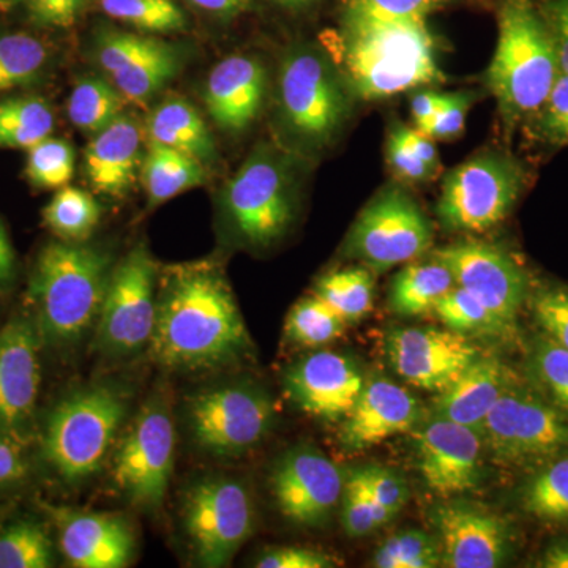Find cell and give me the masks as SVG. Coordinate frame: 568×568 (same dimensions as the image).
<instances>
[{
  "label": "cell",
  "mask_w": 568,
  "mask_h": 568,
  "mask_svg": "<svg viewBox=\"0 0 568 568\" xmlns=\"http://www.w3.org/2000/svg\"><path fill=\"white\" fill-rule=\"evenodd\" d=\"M153 358L166 368L207 372L237 362L252 347L230 283L211 263L179 265L156 294Z\"/></svg>",
  "instance_id": "1"
},
{
  "label": "cell",
  "mask_w": 568,
  "mask_h": 568,
  "mask_svg": "<svg viewBox=\"0 0 568 568\" xmlns=\"http://www.w3.org/2000/svg\"><path fill=\"white\" fill-rule=\"evenodd\" d=\"M338 52L347 91L368 102L444 81L425 20L345 18Z\"/></svg>",
  "instance_id": "2"
},
{
  "label": "cell",
  "mask_w": 568,
  "mask_h": 568,
  "mask_svg": "<svg viewBox=\"0 0 568 568\" xmlns=\"http://www.w3.org/2000/svg\"><path fill=\"white\" fill-rule=\"evenodd\" d=\"M559 73L551 33L534 0H500L487 84L508 129L540 110Z\"/></svg>",
  "instance_id": "3"
},
{
  "label": "cell",
  "mask_w": 568,
  "mask_h": 568,
  "mask_svg": "<svg viewBox=\"0 0 568 568\" xmlns=\"http://www.w3.org/2000/svg\"><path fill=\"white\" fill-rule=\"evenodd\" d=\"M110 254L80 242H51L37 257L31 280L41 334L73 343L99 317L111 276Z\"/></svg>",
  "instance_id": "4"
},
{
  "label": "cell",
  "mask_w": 568,
  "mask_h": 568,
  "mask_svg": "<svg viewBox=\"0 0 568 568\" xmlns=\"http://www.w3.org/2000/svg\"><path fill=\"white\" fill-rule=\"evenodd\" d=\"M126 410L129 398L111 386L82 388L67 396L48 418L44 458L71 484L93 476L110 454Z\"/></svg>",
  "instance_id": "5"
},
{
  "label": "cell",
  "mask_w": 568,
  "mask_h": 568,
  "mask_svg": "<svg viewBox=\"0 0 568 568\" xmlns=\"http://www.w3.org/2000/svg\"><path fill=\"white\" fill-rule=\"evenodd\" d=\"M523 164L504 152H484L446 175L436 215L452 233L480 234L507 219L526 185Z\"/></svg>",
  "instance_id": "6"
},
{
  "label": "cell",
  "mask_w": 568,
  "mask_h": 568,
  "mask_svg": "<svg viewBox=\"0 0 568 568\" xmlns=\"http://www.w3.org/2000/svg\"><path fill=\"white\" fill-rule=\"evenodd\" d=\"M342 73L323 52L301 47L284 55L280 70V108L290 132L320 148L334 140L347 118Z\"/></svg>",
  "instance_id": "7"
},
{
  "label": "cell",
  "mask_w": 568,
  "mask_h": 568,
  "mask_svg": "<svg viewBox=\"0 0 568 568\" xmlns=\"http://www.w3.org/2000/svg\"><path fill=\"white\" fill-rule=\"evenodd\" d=\"M481 435L488 454L500 465H545L568 450V417L511 386L489 410Z\"/></svg>",
  "instance_id": "8"
},
{
  "label": "cell",
  "mask_w": 568,
  "mask_h": 568,
  "mask_svg": "<svg viewBox=\"0 0 568 568\" xmlns=\"http://www.w3.org/2000/svg\"><path fill=\"white\" fill-rule=\"evenodd\" d=\"M433 239V224L420 205L405 190L390 186L357 216L346 253L369 271L386 272L428 252Z\"/></svg>",
  "instance_id": "9"
},
{
  "label": "cell",
  "mask_w": 568,
  "mask_h": 568,
  "mask_svg": "<svg viewBox=\"0 0 568 568\" xmlns=\"http://www.w3.org/2000/svg\"><path fill=\"white\" fill-rule=\"evenodd\" d=\"M156 284L159 267L148 246H133L111 272L97 317V339L104 353L126 355L149 346L155 328Z\"/></svg>",
  "instance_id": "10"
},
{
  "label": "cell",
  "mask_w": 568,
  "mask_h": 568,
  "mask_svg": "<svg viewBox=\"0 0 568 568\" xmlns=\"http://www.w3.org/2000/svg\"><path fill=\"white\" fill-rule=\"evenodd\" d=\"M175 435L166 399L142 407L112 459V481L134 506L162 507L174 467Z\"/></svg>",
  "instance_id": "11"
},
{
  "label": "cell",
  "mask_w": 568,
  "mask_h": 568,
  "mask_svg": "<svg viewBox=\"0 0 568 568\" xmlns=\"http://www.w3.org/2000/svg\"><path fill=\"white\" fill-rule=\"evenodd\" d=\"M183 519L197 564L207 568L226 567L252 536V497L233 478H205L186 495Z\"/></svg>",
  "instance_id": "12"
},
{
  "label": "cell",
  "mask_w": 568,
  "mask_h": 568,
  "mask_svg": "<svg viewBox=\"0 0 568 568\" xmlns=\"http://www.w3.org/2000/svg\"><path fill=\"white\" fill-rule=\"evenodd\" d=\"M224 207L237 234L250 245H271L294 215L290 179L267 151L254 152L224 190Z\"/></svg>",
  "instance_id": "13"
},
{
  "label": "cell",
  "mask_w": 568,
  "mask_h": 568,
  "mask_svg": "<svg viewBox=\"0 0 568 568\" xmlns=\"http://www.w3.org/2000/svg\"><path fill=\"white\" fill-rule=\"evenodd\" d=\"M197 446L213 455H241L257 446L275 422V407L264 392L226 386L201 392L189 407Z\"/></svg>",
  "instance_id": "14"
},
{
  "label": "cell",
  "mask_w": 568,
  "mask_h": 568,
  "mask_svg": "<svg viewBox=\"0 0 568 568\" xmlns=\"http://www.w3.org/2000/svg\"><path fill=\"white\" fill-rule=\"evenodd\" d=\"M413 433L417 469L429 491L454 499L478 487L485 452L481 432L432 414Z\"/></svg>",
  "instance_id": "15"
},
{
  "label": "cell",
  "mask_w": 568,
  "mask_h": 568,
  "mask_svg": "<svg viewBox=\"0 0 568 568\" xmlns=\"http://www.w3.org/2000/svg\"><path fill=\"white\" fill-rule=\"evenodd\" d=\"M388 362L405 383L443 394L481 355L465 334L450 328L399 327L388 332Z\"/></svg>",
  "instance_id": "16"
},
{
  "label": "cell",
  "mask_w": 568,
  "mask_h": 568,
  "mask_svg": "<svg viewBox=\"0 0 568 568\" xmlns=\"http://www.w3.org/2000/svg\"><path fill=\"white\" fill-rule=\"evenodd\" d=\"M435 260L447 265L457 286L477 297L508 327L526 297L528 276L521 265L499 246L480 241H462L435 252Z\"/></svg>",
  "instance_id": "17"
},
{
  "label": "cell",
  "mask_w": 568,
  "mask_h": 568,
  "mask_svg": "<svg viewBox=\"0 0 568 568\" xmlns=\"http://www.w3.org/2000/svg\"><path fill=\"white\" fill-rule=\"evenodd\" d=\"M345 474L315 448L287 452L272 473V493L283 517L301 528H323L342 503Z\"/></svg>",
  "instance_id": "18"
},
{
  "label": "cell",
  "mask_w": 568,
  "mask_h": 568,
  "mask_svg": "<svg viewBox=\"0 0 568 568\" xmlns=\"http://www.w3.org/2000/svg\"><path fill=\"white\" fill-rule=\"evenodd\" d=\"M443 567L497 568L510 558V525L488 508L465 500H447L432 514Z\"/></svg>",
  "instance_id": "19"
},
{
  "label": "cell",
  "mask_w": 568,
  "mask_h": 568,
  "mask_svg": "<svg viewBox=\"0 0 568 568\" xmlns=\"http://www.w3.org/2000/svg\"><path fill=\"white\" fill-rule=\"evenodd\" d=\"M365 377L347 355L320 351L301 358L284 373V394L302 413L324 420H345Z\"/></svg>",
  "instance_id": "20"
},
{
  "label": "cell",
  "mask_w": 568,
  "mask_h": 568,
  "mask_svg": "<svg viewBox=\"0 0 568 568\" xmlns=\"http://www.w3.org/2000/svg\"><path fill=\"white\" fill-rule=\"evenodd\" d=\"M58 529L63 556L78 568H123L134 552V536L125 518L77 508L43 506Z\"/></svg>",
  "instance_id": "21"
},
{
  "label": "cell",
  "mask_w": 568,
  "mask_h": 568,
  "mask_svg": "<svg viewBox=\"0 0 568 568\" xmlns=\"http://www.w3.org/2000/svg\"><path fill=\"white\" fill-rule=\"evenodd\" d=\"M40 338L31 321L13 320L0 331V433L28 424L39 399Z\"/></svg>",
  "instance_id": "22"
},
{
  "label": "cell",
  "mask_w": 568,
  "mask_h": 568,
  "mask_svg": "<svg viewBox=\"0 0 568 568\" xmlns=\"http://www.w3.org/2000/svg\"><path fill=\"white\" fill-rule=\"evenodd\" d=\"M422 416L420 403L406 387L386 377H376L365 383L345 418L342 440L347 450H368L390 437L413 433Z\"/></svg>",
  "instance_id": "23"
},
{
  "label": "cell",
  "mask_w": 568,
  "mask_h": 568,
  "mask_svg": "<svg viewBox=\"0 0 568 568\" xmlns=\"http://www.w3.org/2000/svg\"><path fill=\"white\" fill-rule=\"evenodd\" d=\"M267 74L263 63L248 55H231L213 67L205 82L209 114L226 132H244L263 108Z\"/></svg>",
  "instance_id": "24"
},
{
  "label": "cell",
  "mask_w": 568,
  "mask_h": 568,
  "mask_svg": "<svg viewBox=\"0 0 568 568\" xmlns=\"http://www.w3.org/2000/svg\"><path fill=\"white\" fill-rule=\"evenodd\" d=\"M142 129L132 115L121 114L93 134L84 153V170L95 192L122 196L136 181L142 163Z\"/></svg>",
  "instance_id": "25"
},
{
  "label": "cell",
  "mask_w": 568,
  "mask_h": 568,
  "mask_svg": "<svg viewBox=\"0 0 568 568\" xmlns=\"http://www.w3.org/2000/svg\"><path fill=\"white\" fill-rule=\"evenodd\" d=\"M511 386L510 372L500 358L481 354L454 386L437 394L433 416L481 432L489 410Z\"/></svg>",
  "instance_id": "26"
},
{
  "label": "cell",
  "mask_w": 568,
  "mask_h": 568,
  "mask_svg": "<svg viewBox=\"0 0 568 568\" xmlns=\"http://www.w3.org/2000/svg\"><path fill=\"white\" fill-rule=\"evenodd\" d=\"M149 142L166 145L197 162H216V145L207 123L192 103L182 99L164 100L145 121Z\"/></svg>",
  "instance_id": "27"
},
{
  "label": "cell",
  "mask_w": 568,
  "mask_h": 568,
  "mask_svg": "<svg viewBox=\"0 0 568 568\" xmlns=\"http://www.w3.org/2000/svg\"><path fill=\"white\" fill-rule=\"evenodd\" d=\"M141 171L149 207L168 203L207 181L203 163L156 142H149Z\"/></svg>",
  "instance_id": "28"
},
{
  "label": "cell",
  "mask_w": 568,
  "mask_h": 568,
  "mask_svg": "<svg viewBox=\"0 0 568 568\" xmlns=\"http://www.w3.org/2000/svg\"><path fill=\"white\" fill-rule=\"evenodd\" d=\"M457 286L447 265L433 257L432 263L406 265L395 275L388 293V306L395 315L414 317L433 313L437 302Z\"/></svg>",
  "instance_id": "29"
},
{
  "label": "cell",
  "mask_w": 568,
  "mask_h": 568,
  "mask_svg": "<svg viewBox=\"0 0 568 568\" xmlns=\"http://www.w3.org/2000/svg\"><path fill=\"white\" fill-rule=\"evenodd\" d=\"M183 65L182 52L162 39L151 51L111 74L110 81L126 102L142 104L163 91Z\"/></svg>",
  "instance_id": "30"
},
{
  "label": "cell",
  "mask_w": 568,
  "mask_h": 568,
  "mask_svg": "<svg viewBox=\"0 0 568 568\" xmlns=\"http://www.w3.org/2000/svg\"><path fill=\"white\" fill-rule=\"evenodd\" d=\"M54 112L39 97H17L0 102V148L31 149L51 136Z\"/></svg>",
  "instance_id": "31"
},
{
  "label": "cell",
  "mask_w": 568,
  "mask_h": 568,
  "mask_svg": "<svg viewBox=\"0 0 568 568\" xmlns=\"http://www.w3.org/2000/svg\"><path fill=\"white\" fill-rule=\"evenodd\" d=\"M112 21L145 36H171L186 31L189 18L175 0H97Z\"/></svg>",
  "instance_id": "32"
},
{
  "label": "cell",
  "mask_w": 568,
  "mask_h": 568,
  "mask_svg": "<svg viewBox=\"0 0 568 568\" xmlns=\"http://www.w3.org/2000/svg\"><path fill=\"white\" fill-rule=\"evenodd\" d=\"M125 102L111 81L88 77L74 85L67 111L70 122L81 132L95 134L123 114Z\"/></svg>",
  "instance_id": "33"
},
{
  "label": "cell",
  "mask_w": 568,
  "mask_h": 568,
  "mask_svg": "<svg viewBox=\"0 0 568 568\" xmlns=\"http://www.w3.org/2000/svg\"><path fill=\"white\" fill-rule=\"evenodd\" d=\"M523 508L541 521L568 523V452L549 459L523 488Z\"/></svg>",
  "instance_id": "34"
},
{
  "label": "cell",
  "mask_w": 568,
  "mask_h": 568,
  "mask_svg": "<svg viewBox=\"0 0 568 568\" xmlns=\"http://www.w3.org/2000/svg\"><path fill=\"white\" fill-rule=\"evenodd\" d=\"M315 295L347 324L357 323L372 312L375 278L368 267L332 272L317 282Z\"/></svg>",
  "instance_id": "35"
},
{
  "label": "cell",
  "mask_w": 568,
  "mask_h": 568,
  "mask_svg": "<svg viewBox=\"0 0 568 568\" xmlns=\"http://www.w3.org/2000/svg\"><path fill=\"white\" fill-rule=\"evenodd\" d=\"M102 209L91 193L74 186H63L44 207L43 220L62 241L82 242L95 230Z\"/></svg>",
  "instance_id": "36"
},
{
  "label": "cell",
  "mask_w": 568,
  "mask_h": 568,
  "mask_svg": "<svg viewBox=\"0 0 568 568\" xmlns=\"http://www.w3.org/2000/svg\"><path fill=\"white\" fill-rule=\"evenodd\" d=\"M346 321L317 295L302 298L287 315L284 334L294 345L321 347L345 334Z\"/></svg>",
  "instance_id": "37"
},
{
  "label": "cell",
  "mask_w": 568,
  "mask_h": 568,
  "mask_svg": "<svg viewBox=\"0 0 568 568\" xmlns=\"http://www.w3.org/2000/svg\"><path fill=\"white\" fill-rule=\"evenodd\" d=\"M47 61V47L37 37L3 33L0 36V92L36 81Z\"/></svg>",
  "instance_id": "38"
},
{
  "label": "cell",
  "mask_w": 568,
  "mask_h": 568,
  "mask_svg": "<svg viewBox=\"0 0 568 568\" xmlns=\"http://www.w3.org/2000/svg\"><path fill=\"white\" fill-rule=\"evenodd\" d=\"M433 313L440 323L446 325V328L458 332V334H469V332L506 334L510 331V327L503 323L487 305L481 304L477 297L459 286L448 291L437 302Z\"/></svg>",
  "instance_id": "39"
},
{
  "label": "cell",
  "mask_w": 568,
  "mask_h": 568,
  "mask_svg": "<svg viewBox=\"0 0 568 568\" xmlns=\"http://www.w3.org/2000/svg\"><path fill=\"white\" fill-rule=\"evenodd\" d=\"M339 504H342L343 529L351 538L369 536L394 519L366 488L362 469L351 470L345 476V488H343Z\"/></svg>",
  "instance_id": "40"
},
{
  "label": "cell",
  "mask_w": 568,
  "mask_h": 568,
  "mask_svg": "<svg viewBox=\"0 0 568 568\" xmlns=\"http://www.w3.org/2000/svg\"><path fill=\"white\" fill-rule=\"evenodd\" d=\"M373 566L379 568H435L443 566L437 538L424 530L407 529L387 538L376 549Z\"/></svg>",
  "instance_id": "41"
},
{
  "label": "cell",
  "mask_w": 568,
  "mask_h": 568,
  "mask_svg": "<svg viewBox=\"0 0 568 568\" xmlns=\"http://www.w3.org/2000/svg\"><path fill=\"white\" fill-rule=\"evenodd\" d=\"M54 552L47 530L21 521L0 534V568H48Z\"/></svg>",
  "instance_id": "42"
},
{
  "label": "cell",
  "mask_w": 568,
  "mask_h": 568,
  "mask_svg": "<svg viewBox=\"0 0 568 568\" xmlns=\"http://www.w3.org/2000/svg\"><path fill=\"white\" fill-rule=\"evenodd\" d=\"M73 174L74 151L70 142L50 136L28 149L26 178L37 189H63Z\"/></svg>",
  "instance_id": "43"
},
{
  "label": "cell",
  "mask_w": 568,
  "mask_h": 568,
  "mask_svg": "<svg viewBox=\"0 0 568 568\" xmlns=\"http://www.w3.org/2000/svg\"><path fill=\"white\" fill-rule=\"evenodd\" d=\"M530 369L555 405L568 413V349L548 336L538 339L530 357Z\"/></svg>",
  "instance_id": "44"
},
{
  "label": "cell",
  "mask_w": 568,
  "mask_h": 568,
  "mask_svg": "<svg viewBox=\"0 0 568 568\" xmlns=\"http://www.w3.org/2000/svg\"><path fill=\"white\" fill-rule=\"evenodd\" d=\"M448 0H351L345 18L365 21L425 20Z\"/></svg>",
  "instance_id": "45"
},
{
  "label": "cell",
  "mask_w": 568,
  "mask_h": 568,
  "mask_svg": "<svg viewBox=\"0 0 568 568\" xmlns=\"http://www.w3.org/2000/svg\"><path fill=\"white\" fill-rule=\"evenodd\" d=\"M532 119L538 140L552 145L568 144V74L559 73L548 99Z\"/></svg>",
  "instance_id": "46"
},
{
  "label": "cell",
  "mask_w": 568,
  "mask_h": 568,
  "mask_svg": "<svg viewBox=\"0 0 568 568\" xmlns=\"http://www.w3.org/2000/svg\"><path fill=\"white\" fill-rule=\"evenodd\" d=\"M473 103V92L444 93L435 115L417 130L432 140H452L465 130L466 114Z\"/></svg>",
  "instance_id": "47"
},
{
  "label": "cell",
  "mask_w": 568,
  "mask_h": 568,
  "mask_svg": "<svg viewBox=\"0 0 568 568\" xmlns=\"http://www.w3.org/2000/svg\"><path fill=\"white\" fill-rule=\"evenodd\" d=\"M534 313L548 338L568 349V290L552 287L538 293Z\"/></svg>",
  "instance_id": "48"
},
{
  "label": "cell",
  "mask_w": 568,
  "mask_h": 568,
  "mask_svg": "<svg viewBox=\"0 0 568 568\" xmlns=\"http://www.w3.org/2000/svg\"><path fill=\"white\" fill-rule=\"evenodd\" d=\"M93 0H22L29 20L40 28H73Z\"/></svg>",
  "instance_id": "49"
},
{
  "label": "cell",
  "mask_w": 568,
  "mask_h": 568,
  "mask_svg": "<svg viewBox=\"0 0 568 568\" xmlns=\"http://www.w3.org/2000/svg\"><path fill=\"white\" fill-rule=\"evenodd\" d=\"M362 474H364L366 488L369 489L377 504L386 508L388 514L395 518L409 500V487H407L405 478L398 476L394 470L381 466L362 467Z\"/></svg>",
  "instance_id": "50"
},
{
  "label": "cell",
  "mask_w": 568,
  "mask_h": 568,
  "mask_svg": "<svg viewBox=\"0 0 568 568\" xmlns=\"http://www.w3.org/2000/svg\"><path fill=\"white\" fill-rule=\"evenodd\" d=\"M257 568H332L335 559L320 549L297 547H275L263 551L254 564Z\"/></svg>",
  "instance_id": "51"
},
{
  "label": "cell",
  "mask_w": 568,
  "mask_h": 568,
  "mask_svg": "<svg viewBox=\"0 0 568 568\" xmlns=\"http://www.w3.org/2000/svg\"><path fill=\"white\" fill-rule=\"evenodd\" d=\"M387 162L394 173L407 182H425L436 173L428 164L422 162L413 149L403 141L395 123L388 132Z\"/></svg>",
  "instance_id": "52"
},
{
  "label": "cell",
  "mask_w": 568,
  "mask_h": 568,
  "mask_svg": "<svg viewBox=\"0 0 568 568\" xmlns=\"http://www.w3.org/2000/svg\"><path fill=\"white\" fill-rule=\"evenodd\" d=\"M540 11L555 43L560 73L568 74V0H548Z\"/></svg>",
  "instance_id": "53"
},
{
  "label": "cell",
  "mask_w": 568,
  "mask_h": 568,
  "mask_svg": "<svg viewBox=\"0 0 568 568\" xmlns=\"http://www.w3.org/2000/svg\"><path fill=\"white\" fill-rule=\"evenodd\" d=\"M190 9L213 18L230 21L252 9L253 0H183Z\"/></svg>",
  "instance_id": "54"
},
{
  "label": "cell",
  "mask_w": 568,
  "mask_h": 568,
  "mask_svg": "<svg viewBox=\"0 0 568 568\" xmlns=\"http://www.w3.org/2000/svg\"><path fill=\"white\" fill-rule=\"evenodd\" d=\"M28 474V466L20 450L13 443L0 433V485L13 484Z\"/></svg>",
  "instance_id": "55"
},
{
  "label": "cell",
  "mask_w": 568,
  "mask_h": 568,
  "mask_svg": "<svg viewBox=\"0 0 568 568\" xmlns=\"http://www.w3.org/2000/svg\"><path fill=\"white\" fill-rule=\"evenodd\" d=\"M395 126L398 133L402 134L403 141L413 149L422 162L428 164L433 171L439 170V159H437L436 145L433 144L432 138L426 136L420 130L410 129V126L403 125V123L396 122Z\"/></svg>",
  "instance_id": "56"
},
{
  "label": "cell",
  "mask_w": 568,
  "mask_h": 568,
  "mask_svg": "<svg viewBox=\"0 0 568 568\" xmlns=\"http://www.w3.org/2000/svg\"><path fill=\"white\" fill-rule=\"evenodd\" d=\"M443 95L444 93L435 91H418L414 93L413 99H410V112H413V119L416 122L417 129L435 115L437 108L443 102Z\"/></svg>",
  "instance_id": "57"
},
{
  "label": "cell",
  "mask_w": 568,
  "mask_h": 568,
  "mask_svg": "<svg viewBox=\"0 0 568 568\" xmlns=\"http://www.w3.org/2000/svg\"><path fill=\"white\" fill-rule=\"evenodd\" d=\"M14 272V254L2 223H0V286L10 282Z\"/></svg>",
  "instance_id": "58"
},
{
  "label": "cell",
  "mask_w": 568,
  "mask_h": 568,
  "mask_svg": "<svg viewBox=\"0 0 568 568\" xmlns=\"http://www.w3.org/2000/svg\"><path fill=\"white\" fill-rule=\"evenodd\" d=\"M538 566L544 568H568V541L551 545L541 556Z\"/></svg>",
  "instance_id": "59"
},
{
  "label": "cell",
  "mask_w": 568,
  "mask_h": 568,
  "mask_svg": "<svg viewBox=\"0 0 568 568\" xmlns=\"http://www.w3.org/2000/svg\"><path fill=\"white\" fill-rule=\"evenodd\" d=\"M272 3H275L276 7L284 10L291 11H301L305 9H310V7L315 6L320 0H271Z\"/></svg>",
  "instance_id": "60"
},
{
  "label": "cell",
  "mask_w": 568,
  "mask_h": 568,
  "mask_svg": "<svg viewBox=\"0 0 568 568\" xmlns=\"http://www.w3.org/2000/svg\"><path fill=\"white\" fill-rule=\"evenodd\" d=\"M22 0H0V11H10L20 6Z\"/></svg>",
  "instance_id": "61"
}]
</instances>
